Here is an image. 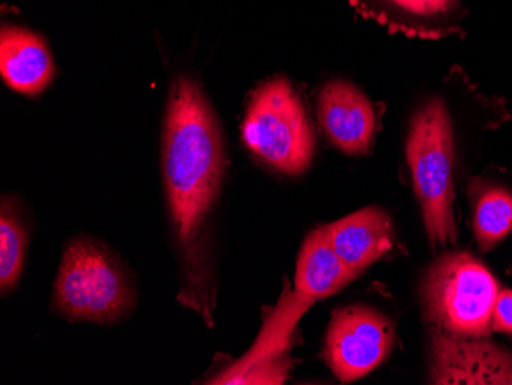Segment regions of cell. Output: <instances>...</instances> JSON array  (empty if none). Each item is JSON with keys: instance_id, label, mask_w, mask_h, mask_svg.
<instances>
[{"instance_id": "cell-1", "label": "cell", "mask_w": 512, "mask_h": 385, "mask_svg": "<svg viewBox=\"0 0 512 385\" xmlns=\"http://www.w3.org/2000/svg\"><path fill=\"white\" fill-rule=\"evenodd\" d=\"M223 131L200 83L177 77L169 91L163 131V178L172 228L183 255L186 286L180 300L212 321L204 231L223 183Z\"/></svg>"}, {"instance_id": "cell-2", "label": "cell", "mask_w": 512, "mask_h": 385, "mask_svg": "<svg viewBox=\"0 0 512 385\" xmlns=\"http://www.w3.org/2000/svg\"><path fill=\"white\" fill-rule=\"evenodd\" d=\"M407 162L433 246L454 243L453 126L447 106L431 99L417 109L407 139Z\"/></svg>"}, {"instance_id": "cell-3", "label": "cell", "mask_w": 512, "mask_h": 385, "mask_svg": "<svg viewBox=\"0 0 512 385\" xmlns=\"http://www.w3.org/2000/svg\"><path fill=\"white\" fill-rule=\"evenodd\" d=\"M499 283L491 270L468 252H447L425 274L421 300L425 316L439 332L488 338Z\"/></svg>"}, {"instance_id": "cell-4", "label": "cell", "mask_w": 512, "mask_h": 385, "mask_svg": "<svg viewBox=\"0 0 512 385\" xmlns=\"http://www.w3.org/2000/svg\"><path fill=\"white\" fill-rule=\"evenodd\" d=\"M135 293L119 261L102 244L76 238L66 246L53 307L71 321L111 324L131 312Z\"/></svg>"}, {"instance_id": "cell-5", "label": "cell", "mask_w": 512, "mask_h": 385, "mask_svg": "<svg viewBox=\"0 0 512 385\" xmlns=\"http://www.w3.org/2000/svg\"><path fill=\"white\" fill-rule=\"evenodd\" d=\"M241 137L249 151L275 171L299 175L312 165L315 131L286 77L256 88L247 105Z\"/></svg>"}, {"instance_id": "cell-6", "label": "cell", "mask_w": 512, "mask_h": 385, "mask_svg": "<svg viewBox=\"0 0 512 385\" xmlns=\"http://www.w3.org/2000/svg\"><path fill=\"white\" fill-rule=\"evenodd\" d=\"M356 277L358 274L348 269L333 251L324 226L310 232L296 263L295 290L290 293L289 300L281 301L272 313L250 352L226 373L240 372L253 362L283 353L299 318L309 307L316 301L332 297Z\"/></svg>"}, {"instance_id": "cell-7", "label": "cell", "mask_w": 512, "mask_h": 385, "mask_svg": "<svg viewBox=\"0 0 512 385\" xmlns=\"http://www.w3.org/2000/svg\"><path fill=\"white\" fill-rule=\"evenodd\" d=\"M393 339V324L384 313L362 304L347 306L332 315L324 359L339 381L353 382L381 366Z\"/></svg>"}, {"instance_id": "cell-8", "label": "cell", "mask_w": 512, "mask_h": 385, "mask_svg": "<svg viewBox=\"0 0 512 385\" xmlns=\"http://www.w3.org/2000/svg\"><path fill=\"white\" fill-rule=\"evenodd\" d=\"M433 384L512 385V352L485 338L436 330L431 341Z\"/></svg>"}, {"instance_id": "cell-9", "label": "cell", "mask_w": 512, "mask_h": 385, "mask_svg": "<svg viewBox=\"0 0 512 385\" xmlns=\"http://www.w3.org/2000/svg\"><path fill=\"white\" fill-rule=\"evenodd\" d=\"M318 119L330 142L345 154H364L375 139V108L358 86L345 80L322 86Z\"/></svg>"}, {"instance_id": "cell-10", "label": "cell", "mask_w": 512, "mask_h": 385, "mask_svg": "<svg viewBox=\"0 0 512 385\" xmlns=\"http://www.w3.org/2000/svg\"><path fill=\"white\" fill-rule=\"evenodd\" d=\"M324 229L335 254L358 275L393 249V224L387 212L375 206L353 212Z\"/></svg>"}, {"instance_id": "cell-11", "label": "cell", "mask_w": 512, "mask_h": 385, "mask_svg": "<svg viewBox=\"0 0 512 385\" xmlns=\"http://www.w3.org/2000/svg\"><path fill=\"white\" fill-rule=\"evenodd\" d=\"M0 74L17 93L37 96L53 82L56 66L39 34L5 25L0 33Z\"/></svg>"}, {"instance_id": "cell-12", "label": "cell", "mask_w": 512, "mask_h": 385, "mask_svg": "<svg viewBox=\"0 0 512 385\" xmlns=\"http://www.w3.org/2000/svg\"><path fill=\"white\" fill-rule=\"evenodd\" d=\"M361 5L367 16L390 30L427 39L450 30L447 22L459 0H361Z\"/></svg>"}, {"instance_id": "cell-13", "label": "cell", "mask_w": 512, "mask_h": 385, "mask_svg": "<svg viewBox=\"0 0 512 385\" xmlns=\"http://www.w3.org/2000/svg\"><path fill=\"white\" fill-rule=\"evenodd\" d=\"M474 237L483 252L493 249L512 231V192L503 186L473 181Z\"/></svg>"}, {"instance_id": "cell-14", "label": "cell", "mask_w": 512, "mask_h": 385, "mask_svg": "<svg viewBox=\"0 0 512 385\" xmlns=\"http://www.w3.org/2000/svg\"><path fill=\"white\" fill-rule=\"evenodd\" d=\"M27 243V226L17 212L14 201L4 197L2 212H0V289L2 293L14 289L19 281Z\"/></svg>"}, {"instance_id": "cell-15", "label": "cell", "mask_w": 512, "mask_h": 385, "mask_svg": "<svg viewBox=\"0 0 512 385\" xmlns=\"http://www.w3.org/2000/svg\"><path fill=\"white\" fill-rule=\"evenodd\" d=\"M290 359L283 353L253 362L235 373H224L211 384H283L289 373Z\"/></svg>"}, {"instance_id": "cell-16", "label": "cell", "mask_w": 512, "mask_h": 385, "mask_svg": "<svg viewBox=\"0 0 512 385\" xmlns=\"http://www.w3.org/2000/svg\"><path fill=\"white\" fill-rule=\"evenodd\" d=\"M493 330L512 333V290L503 289L499 292L493 310Z\"/></svg>"}]
</instances>
